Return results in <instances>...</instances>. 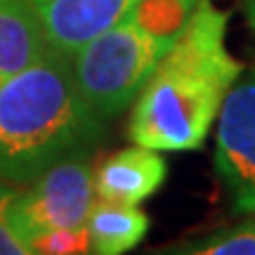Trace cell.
I'll return each mask as SVG.
<instances>
[{"label":"cell","instance_id":"6da1fadb","mask_svg":"<svg viewBox=\"0 0 255 255\" xmlns=\"http://www.w3.org/2000/svg\"><path fill=\"white\" fill-rule=\"evenodd\" d=\"M229 14L199 0L189 24L132 102L128 137L156 151L199 149L244 71L227 50Z\"/></svg>","mask_w":255,"mask_h":255},{"label":"cell","instance_id":"7a4b0ae2","mask_svg":"<svg viewBox=\"0 0 255 255\" xmlns=\"http://www.w3.org/2000/svg\"><path fill=\"white\" fill-rule=\"evenodd\" d=\"M107 135L83 97L71 57L47 47L26 69L0 81V180L26 187L71 156H92Z\"/></svg>","mask_w":255,"mask_h":255},{"label":"cell","instance_id":"3957f363","mask_svg":"<svg viewBox=\"0 0 255 255\" xmlns=\"http://www.w3.org/2000/svg\"><path fill=\"white\" fill-rule=\"evenodd\" d=\"M199 0H137L71 57L83 97L102 119L128 109L189 24Z\"/></svg>","mask_w":255,"mask_h":255},{"label":"cell","instance_id":"277c9868","mask_svg":"<svg viewBox=\"0 0 255 255\" xmlns=\"http://www.w3.org/2000/svg\"><path fill=\"white\" fill-rule=\"evenodd\" d=\"M95 199L92 156H71L17 191L9 206V222L33 255L38 237L55 229L85 227Z\"/></svg>","mask_w":255,"mask_h":255},{"label":"cell","instance_id":"5b68a950","mask_svg":"<svg viewBox=\"0 0 255 255\" xmlns=\"http://www.w3.org/2000/svg\"><path fill=\"white\" fill-rule=\"evenodd\" d=\"M215 170L232 210L255 213V64L241 71L218 114Z\"/></svg>","mask_w":255,"mask_h":255},{"label":"cell","instance_id":"8992f818","mask_svg":"<svg viewBox=\"0 0 255 255\" xmlns=\"http://www.w3.org/2000/svg\"><path fill=\"white\" fill-rule=\"evenodd\" d=\"M47 45L73 57L85 43L119 21L137 0H31Z\"/></svg>","mask_w":255,"mask_h":255},{"label":"cell","instance_id":"52a82bcc","mask_svg":"<svg viewBox=\"0 0 255 255\" xmlns=\"http://www.w3.org/2000/svg\"><path fill=\"white\" fill-rule=\"evenodd\" d=\"M168 177V165L156 149L135 144L109 156L95 170V196L111 203L139 206Z\"/></svg>","mask_w":255,"mask_h":255},{"label":"cell","instance_id":"ba28073f","mask_svg":"<svg viewBox=\"0 0 255 255\" xmlns=\"http://www.w3.org/2000/svg\"><path fill=\"white\" fill-rule=\"evenodd\" d=\"M47 38L31 0H0V81L47 52Z\"/></svg>","mask_w":255,"mask_h":255},{"label":"cell","instance_id":"9c48e42d","mask_svg":"<svg viewBox=\"0 0 255 255\" xmlns=\"http://www.w3.org/2000/svg\"><path fill=\"white\" fill-rule=\"evenodd\" d=\"M149 232V215L135 206L95 199L88 218L90 253L123 255L144 241Z\"/></svg>","mask_w":255,"mask_h":255},{"label":"cell","instance_id":"30bf717a","mask_svg":"<svg viewBox=\"0 0 255 255\" xmlns=\"http://www.w3.org/2000/svg\"><path fill=\"white\" fill-rule=\"evenodd\" d=\"M163 253L177 255H255V213L232 227L215 229L206 237L177 241Z\"/></svg>","mask_w":255,"mask_h":255},{"label":"cell","instance_id":"8fae6325","mask_svg":"<svg viewBox=\"0 0 255 255\" xmlns=\"http://www.w3.org/2000/svg\"><path fill=\"white\" fill-rule=\"evenodd\" d=\"M64 255V253H90V234L88 225L81 229H55L33 241V255Z\"/></svg>","mask_w":255,"mask_h":255},{"label":"cell","instance_id":"7c38bea8","mask_svg":"<svg viewBox=\"0 0 255 255\" xmlns=\"http://www.w3.org/2000/svg\"><path fill=\"white\" fill-rule=\"evenodd\" d=\"M14 196H17L14 184L0 180V255H31V248L21 241L9 222V206Z\"/></svg>","mask_w":255,"mask_h":255},{"label":"cell","instance_id":"4fadbf2b","mask_svg":"<svg viewBox=\"0 0 255 255\" xmlns=\"http://www.w3.org/2000/svg\"><path fill=\"white\" fill-rule=\"evenodd\" d=\"M244 14H246V24L251 31H255V0H244Z\"/></svg>","mask_w":255,"mask_h":255}]
</instances>
